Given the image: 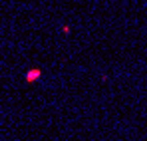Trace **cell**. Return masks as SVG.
Listing matches in <instances>:
<instances>
[{
  "mask_svg": "<svg viewBox=\"0 0 147 141\" xmlns=\"http://www.w3.org/2000/svg\"><path fill=\"white\" fill-rule=\"evenodd\" d=\"M40 76H42V70H38V68H32V70L26 72V82H28V84H34L36 80H40Z\"/></svg>",
  "mask_w": 147,
  "mask_h": 141,
  "instance_id": "6da1fadb",
  "label": "cell"
}]
</instances>
